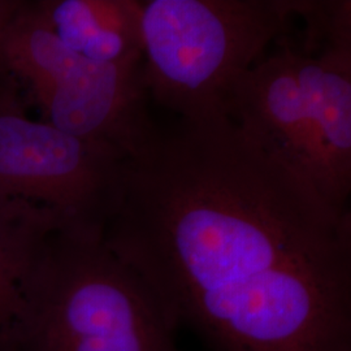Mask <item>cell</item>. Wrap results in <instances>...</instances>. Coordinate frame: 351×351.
<instances>
[{"label": "cell", "instance_id": "cell-1", "mask_svg": "<svg viewBox=\"0 0 351 351\" xmlns=\"http://www.w3.org/2000/svg\"><path fill=\"white\" fill-rule=\"evenodd\" d=\"M103 239L211 351H351L350 211L224 113L123 162Z\"/></svg>", "mask_w": 351, "mask_h": 351}, {"label": "cell", "instance_id": "cell-2", "mask_svg": "<svg viewBox=\"0 0 351 351\" xmlns=\"http://www.w3.org/2000/svg\"><path fill=\"white\" fill-rule=\"evenodd\" d=\"M0 351H181L136 272L95 226H58L38 242L0 333Z\"/></svg>", "mask_w": 351, "mask_h": 351}, {"label": "cell", "instance_id": "cell-3", "mask_svg": "<svg viewBox=\"0 0 351 351\" xmlns=\"http://www.w3.org/2000/svg\"><path fill=\"white\" fill-rule=\"evenodd\" d=\"M223 113L339 213L351 195V52L285 43L239 77Z\"/></svg>", "mask_w": 351, "mask_h": 351}, {"label": "cell", "instance_id": "cell-4", "mask_svg": "<svg viewBox=\"0 0 351 351\" xmlns=\"http://www.w3.org/2000/svg\"><path fill=\"white\" fill-rule=\"evenodd\" d=\"M303 0H150L142 3L149 94L180 119L223 113L234 82L284 37Z\"/></svg>", "mask_w": 351, "mask_h": 351}, {"label": "cell", "instance_id": "cell-5", "mask_svg": "<svg viewBox=\"0 0 351 351\" xmlns=\"http://www.w3.org/2000/svg\"><path fill=\"white\" fill-rule=\"evenodd\" d=\"M30 88L45 121L78 138L110 146L125 159L160 134L151 120L143 63L88 60L66 47L24 1L0 42V80Z\"/></svg>", "mask_w": 351, "mask_h": 351}, {"label": "cell", "instance_id": "cell-6", "mask_svg": "<svg viewBox=\"0 0 351 351\" xmlns=\"http://www.w3.org/2000/svg\"><path fill=\"white\" fill-rule=\"evenodd\" d=\"M125 158L21 108L14 85L0 94V199L34 203L64 226L104 228Z\"/></svg>", "mask_w": 351, "mask_h": 351}, {"label": "cell", "instance_id": "cell-7", "mask_svg": "<svg viewBox=\"0 0 351 351\" xmlns=\"http://www.w3.org/2000/svg\"><path fill=\"white\" fill-rule=\"evenodd\" d=\"M36 5L75 53L98 63H143L141 1L39 0Z\"/></svg>", "mask_w": 351, "mask_h": 351}, {"label": "cell", "instance_id": "cell-8", "mask_svg": "<svg viewBox=\"0 0 351 351\" xmlns=\"http://www.w3.org/2000/svg\"><path fill=\"white\" fill-rule=\"evenodd\" d=\"M62 219L34 203L0 199V333L16 301L17 284L38 242L63 226Z\"/></svg>", "mask_w": 351, "mask_h": 351}, {"label": "cell", "instance_id": "cell-9", "mask_svg": "<svg viewBox=\"0 0 351 351\" xmlns=\"http://www.w3.org/2000/svg\"><path fill=\"white\" fill-rule=\"evenodd\" d=\"M23 4L24 0H0V42Z\"/></svg>", "mask_w": 351, "mask_h": 351}, {"label": "cell", "instance_id": "cell-10", "mask_svg": "<svg viewBox=\"0 0 351 351\" xmlns=\"http://www.w3.org/2000/svg\"><path fill=\"white\" fill-rule=\"evenodd\" d=\"M13 84L11 82H8V81H0V94L5 90V88H10V86H12Z\"/></svg>", "mask_w": 351, "mask_h": 351}]
</instances>
